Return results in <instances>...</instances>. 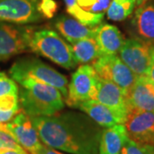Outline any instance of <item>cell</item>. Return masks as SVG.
<instances>
[{"label": "cell", "instance_id": "6da1fadb", "mask_svg": "<svg viewBox=\"0 0 154 154\" xmlns=\"http://www.w3.org/2000/svg\"><path fill=\"white\" fill-rule=\"evenodd\" d=\"M30 118L45 146L70 154H99L103 128L86 113L64 111Z\"/></svg>", "mask_w": 154, "mask_h": 154}, {"label": "cell", "instance_id": "7a4b0ae2", "mask_svg": "<svg viewBox=\"0 0 154 154\" xmlns=\"http://www.w3.org/2000/svg\"><path fill=\"white\" fill-rule=\"evenodd\" d=\"M17 82L20 106L28 116H50L63 110V97L58 89L32 79Z\"/></svg>", "mask_w": 154, "mask_h": 154}, {"label": "cell", "instance_id": "3957f363", "mask_svg": "<svg viewBox=\"0 0 154 154\" xmlns=\"http://www.w3.org/2000/svg\"><path fill=\"white\" fill-rule=\"evenodd\" d=\"M30 50L67 69H72L76 65L70 45L51 28H35L31 37Z\"/></svg>", "mask_w": 154, "mask_h": 154}, {"label": "cell", "instance_id": "277c9868", "mask_svg": "<svg viewBox=\"0 0 154 154\" xmlns=\"http://www.w3.org/2000/svg\"><path fill=\"white\" fill-rule=\"evenodd\" d=\"M9 73L17 82L23 79L38 81L58 89L63 99L68 97L67 77L37 57H25L18 59L13 63Z\"/></svg>", "mask_w": 154, "mask_h": 154}, {"label": "cell", "instance_id": "5b68a950", "mask_svg": "<svg viewBox=\"0 0 154 154\" xmlns=\"http://www.w3.org/2000/svg\"><path fill=\"white\" fill-rule=\"evenodd\" d=\"M35 28L0 22V62L30 50L31 37Z\"/></svg>", "mask_w": 154, "mask_h": 154}, {"label": "cell", "instance_id": "8992f818", "mask_svg": "<svg viewBox=\"0 0 154 154\" xmlns=\"http://www.w3.org/2000/svg\"><path fill=\"white\" fill-rule=\"evenodd\" d=\"M93 67L98 76L115 83L126 96L138 77L116 54L102 55L94 61Z\"/></svg>", "mask_w": 154, "mask_h": 154}, {"label": "cell", "instance_id": "52a82bcc", "mask_svg": "<svg viewBox=\"0 0 154 154\" xmlns=\"http://www.w3.org/2000/svg\"><path fill=\"white\" fill-rule=\"evenodd\" d=\"M97 79L98 75L94 67L89 64L79 67L73 74L68 87V97L65 99L67 105L75 108L83 102L94 100Z\"/></svg>", "mask_w": 154, "mask_h": 154}, {"label": "cell", "instance_id": "ba28073f", "mask_svg": "<svg viewBox=\"0 0 154 154\" xmlns=\"http://www.w3.org/2000/svg\"><path fill=\"white\" fill-rule=\"evenodd\" d=\"M39 0H0V22L17 25L42 22Z\"/></svg>", "mask_w": 154, "mask_h": 154}, {"label": "cell", "instance_id": "9c48e42d", "mask_svg": "<svg viewBox=\"0 0 154 154\" xmlns=\"http://www.w3.org/2000/svg\"><path fill=\"white\" fill-rule=\"evenodd\" d=\"M0 127L11 134L17 143L29 154L37 153L42 145L30 116L22 110L11 121Z\"/></svg>", "mask_w": 154, "mask_h": 154}, {"label": "cell", "instance_id": "30bf717a", "mask_svg": "<svg viewBox=\"0 0 154 154\" xmlns=\"http://www.w3.org/2000/svg\"><path fill=\"white\" fill-rule=\"evenodd\" d=\"M123 125L133 141L154 146V111L129 107Z\"/></svg>", "mask_w": 154, "mask_h": 154}, {"label": "cell", "instance_id": "8fae6325", "mask_svg": "<svg viewBox=\"0 0 154 154\" xmlns=\"http://www.w3.org/2000/svg\"><path fill=\"white\" fill-rule=\"evenodd\" d=\"M119 52V57L136 75H146L152 59V46L138 38H127Z\"/></svg>", "mask_w": 154, "mask_h": 154}, {"label": "cell", "instance_id": "7c38bea8", "mask_svg": "<svg viewBox=\"0 0 154 154\" xmlns=\"http://www.w3.org/2000/svg\"><path fill=\"white\" fill-rule=\"evenodd\" d=\"M94 100L108 106L125 122L128 111L127 96L115 83L98 76Z\"/></svg>", "mask_w": 154, "mask_h": 154}, {"label": "cell", "instance_id": "4fadbf2b", "mask_svg": "<svg viewBox=\"0 0 154 154\" xmlns=\"http://www.w3.org/2000/svg\"><path fill=\"white\" fill-rule=\"evenodd\" d=\"M133 31L138 39L154 46V0L139 6L131 21Z\"/></svg>", "mask_w": 154, "mask_h": 154}, {"label": "cell", "instance_id": "5bb4252c", "mask_svg": "<svg viewBox=\"0 0 154 154\" xmlns=\"http://www.w3.org/2000/svg\"><path fill=\"white\" fill-rule=\"evenodd\" d=\"M128 108L154 111V84L146 75H139L127 94Z\"/></svg>", "mask_w": 154, "mask_h": 154}, {"label": "cell", "instance_id": "9a60e30c", "mask_svg": "<svg viewBox=\"0 0 154 154\" xmlns=\"http://www.w3.org/2000/svg\"><path fill=\"white\" fill-rule=\"evenodd\" d=\"M54 27L71 44L86 38H95L96 27L90 28L75 18L61 15L54 21Z\"/></svg>", "mask_w": 154, "mask_h": 154}, {"label": "cell", "instance_id": "2e32d148", "mask_svg": "<svg viewBox=\"0 0 154 154\" xmlns=\"http://www.w3.org/2000/svg\"><path fill=\"white\" fill-rule=\"evenodd\" d=\"M75 109L85 112L90 118L103 128L124 123V120L116 112L96 100L83 102L77 105Z\"/></svg>", "mask_w": 154, "mask_h": 154}, {"label": "cell", "instance_id": "e0dca14e", "mask_svg": "<svg viewBox=\"0 0 154 154\" xmlns=\"http://www.w3.org/2000/svg\"><path fill=\"white\" fill-rule=\"evenodd\" d=\"M95 38L102 55L117 54L125 40L118 28L107 23H100L96 27Z\"/></svg>", "mask_w": 154, "mask_h": 154}, {"label": "cell", "instance_id": "ac0fdd59", "mask_svg": "<svg viewBox=\"0 0 154 154\" xmlns=\"http://www.w3.org/2000/svg\"><path fill=\"white\" fill-rule=\"evenodd\" d=\"M128 139L126 128L123 124L105 128L100 138L99 154H120Z\"/></svg>", "mask_w": 154, "mask_h": 154}, {"label": "cell", "instance_id": "d6986e66", "mask_svg": "<svg viewBox=\"0 0 154 154\" xmlns=\"http://www.w3.org/2000/svg\"><path fill=\"white\" fill-rule=\"evenodd\" d=\"M72 55L75 63L88 64L102 56L95 38H86L70 45Z\"/></svg>", "mask_w": 154, "mask_h": 154}, {"label": "cell", "instance_id": "ffe728a7", "mask_svg": "<svg viewBox=\"0 0 154 154\" xmlns=\"http://www.w3.org/2000/svg\"><path fill=\"white\" fill-rule=\"evenodd\" d=\"M63 1L65 3L68 13L71 17L75 18L77 21L82 22L88 27L90 28L97 27L104 19L105 13L94 14L84 11L77 5L76 0H63Z\"/></svg>", "mask_w": 154, "mask_h": 154}, {"label": "cell", "instance_id": "44dd1931", "mask_svg": "<svg viewBox=\"0 0 154 154\" xmlns=\"http://www.w3.org/2000/svg\"><path fill=\"white\" fill-rule=\"evenodd\" d=\"M135 0H112L107 10V17L111 21L121 22L132 14Z\"/></svg>", "mask_w": 154, "mask_h": 154}, {"label": "cell", "instance_id": "7402d4cb", "mask_svg": "<svg viewBox=\"0 0 154 154\" xmlns=\"http://www.w3.org/2000/svg\"><path fill=\"white\" fill-rule=\"evenodd\" d=\"M21 110L18 95H8L0 98V125L11 121Z\"/></svg>", "mask_w": 154, "mask_h": 154}, {"label": "cell", "instance_id": "603a6c76", "mask_svg": "<svg viewBox=\"0 0 154 154\" xmlns=\"http://www.w3.org/2000/svg\"><path fill=\"white\" fill-rule=\"evenodd\" d=\"M112 0H76V3L84 11L100 14L108 10Z\"/></svg>", "mask_w": 154, "mask_h": 154}, {"label": "cell", "instance_id": "cb8c5ba5", "mask_svg": "<svg viewBox=\"0 0 154 154\" xmlns=\"http://www.w3.org/2000/svg\"><path fill=\"white\" fill-rule=\"evenodd\" d=\"M120 154H154V146L136 143L128 138Z\"/></svg>", "mask_w": 154, "mask_h": 154}, {"label": "cell", "instance_id": "d4e9b609", "mask_svg": "<svg viewBox=\"0 0 154 154\" xmlns=\"http://www.w3.org/2000/svg\"><path fill=\"white\" fill-rule=\"evenodd\" d=\"M19 87L17 82L8 76L5 72L0 71V98L8 95H18Z\"/></svg>", "mask_w": 154, "mask_h": 154}, {"label": "cell", "instance_id": "484cf974", "mask_svg": "<svg viewBox=\"0 0 154 154\" xmlns=\"http://www.w3.org/2000/svg\"><path fill=\"white\" fill-rule=\"evenodd\" d=\"M57 3L55 0H39L38 11L45 18H52L57 11Z\"/></svg>", "mask_w": 154, "mask_h": 154}, {"label": "cell", "instance_id": "4316f807", "mask_svg": "<svg viewBox=\"0 0 154 154\" xmlns=\"http://www.w3.org/2000/svg\"><path fill=\"white\" fill-rule=\"evenodd\" d=\"M22 146L12 137V135L0 127V150L21 148Z\"/></svg>", "mask_w": 154, "mask_h": 154}, {"label": "cell", "instance_id": "83f0119b", "mask_svg": "<svg viewBox=\"0 0 154 154\" xmlns=\"http://www.w3.org/2000/svg\"><path fill=\"white\" fill-rule=\"evenodd\" d=\"M36 154H63L60 152H58V151H57L54 148H52V147H50L48 146H45V145H41V146H40V148L38 149V151L37 152V153Z\"/></svg>", "mask_w": 154, "mask_h": 154}, {"label": "cell", "instance_id": "f1b7e54d", "mask_svg": "<svg viewBox=\"0 0 154 154\" xmlns=\"http://www.w3.org/2000/svg\"><path fill=\"white\" fill-rule=\"evenodd\" d=\"M0 154H29L22 147L21 148H14V149H4L0 150Z\"/></svg>", "mask_w": 154, "mask_h": 154}, {"label": "cell", "instance_id": "f546056e", "mask_svg": "<svg viewBox=\"0 0 154 154\" xmlns=\"http://www.w3.org/2000/svg\"><path fill=\"white\" fill-rule=\"evenodd\" d=\"M146 76L148 77L149 79L154 84V54L152 52V63H151V65L149 67L147 73L146 75Z\"/></svg>", "mask_w": 154, "mask_h": 154}, {"label": "cell", "instance_id": "4dcf8cb0", "mask_svg": "<svg viewBox=\"0 0 154 154\" xmlns=\"http://www.w3.org/2000/svg\"><path fill=\"white\" fill-rule=\"evenodd\" d=\"M146 2H147V0H135V5H137V6L142 5L145 4Z\"/></svg>", "mask_w": 154, "mask_h": 154}, {"label": "cell", "instance_id": "1f68e13d", "mask_svg": "<svg viewBox=\"0 0 154 154\" xmlns=\"http://www.w3.org/2000/svg\"><path fill=\"white\" fill-rule=\"evenodd\" d=\"M152 52H153V54H154V46L152 47Z\"/></svg>", "mask_w": 154, "mask_h": 154}]
</instances>
